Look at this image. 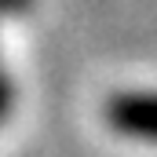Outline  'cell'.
Instances as JSON below:
<instances>
[{"label":"cell","mask_w":157,"mask_h":157,"mask_svg":"<svg viewBox=\"0 0 157 157\" xmlns=\"http://www.w3.org/2000/svg\"><path fill=\"white\" fill-rule=\"evenodd\" d=\"M102 117L124 139L157 143V91H117L106 99Z\"/></svg>","instance_id":"6da1fadb"},{"label":"cell","mask_w":157,"mask_h":157,"mask_svg":"<svg viewBox=\"0 0 157 157\" xmlns=\"http://www.w3.org/2000/svg\"><path fill=\"white\" fill-rule=\"evenodd\" d=\"M7 106H11V80H7V73H0V121L7 113Z\"/></svg>","instance_id":"7a4b0ae2"}]
</instances>
